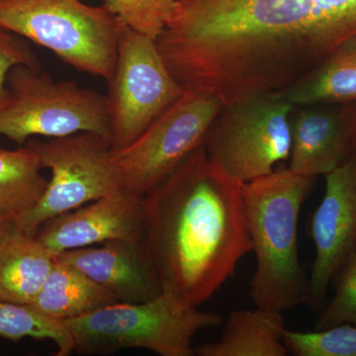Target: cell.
I'll return each instance as SVG.
<instances>
[{"label":"cell","mask_w":356,"mask_h":356,"mask_svg":"<svg viewBox=\"0 0 356 356\" xmlns=\"http://www.w3.org/2000/svg\"><path fill=\"white\" fill-rule=\"evenodd\" d=\"M0 136L24 146L31 138L95 133L112 139L108 98L76 81H55L48 72L18 65L6 79ZM112 144V143H111Z\"/></svg>","instance_id":"5b68a950"},{"label":"cell","mask_w":356,"mask_h":356,"mask_svg":"<svg viewBox=\"0 0 356 356\" xmlns=\"http://www.w3.org/2000/svg\"><path fill=\"white\" fill-rule=\"evenodd\" d=\"M119 303L108 290L90 280L79 269L56 261L34 307L55 320H74L109 305Z\"/></svg>","instance_id":"2e32d148"},{"label":"cell","mask_w":356,"mask_h":356,"mask_svg":"<svg viewBox=\"0 0 356 356\" xmlns=\"http://www.w3.org/2000/svg\"><path fill=\"white\" fill-rule=\"evenodd\" d=\"M222 103L209 93L185 91L132 144L114 149L123 189L145 196L189 154L202 146Z\"/></svg>","instance_id":"9c48e42d"},{"label":"cell","mask_w":356,"mask_h":356,"mask_svg":"<svg viewBox=\"0 0 356 356\" xmlns=\"http://www.w3.org/2000/svg\"><path fill=\"white\" fill-rule=\"evenodd\" d=\"M41 170L38 156L25 145L0 147V215L14 219L38 202L49 184Z\"/></svg>","instance_id":"ac0fdd59"},{"label":"cell","mask_w":356,"mask_h":356,"mask_svg":"<svg viewBox=\"0 0 356 356\" xmlns=\"http://www.w3.org/2000/svg\"><path fill=\"white\" fill-rule=\"evenodd\" d=\"M273 95L295 107L356 102V37L296 83Z\"/></svg>","instance_id":"e0dca14e"},{"label":"cell","mask_w":356,"mask_h":356,"mask_svg":"<svg viewBox=\"0 0 356 356\" xmlns=\"http://www.w3.org/2000/svg\"><path fill=\"white\" fill-rule=\"evenodd\" d=\"M18 65L40 70L38 58L29 41L0 27V106L6 97L7 76Z\"/></svg>","instance_id":"603a6c76"},{"label":"cell","mask_w":356,"mask_h":356,"mask_svg":"<svg viewBox=\"0 0 356 356\" xmlns=\"http://www.w3.org/2000/svg\"><path fill=\"white\" fill-rule=\"evenodd\" d=\"M0 337L50 339L58 348L57 356L74 353V341L65 322L44 315L31 305H18L0 300Z\"/></svg>","instance_id":"d6986e66"},{"label":"cell","mask_w":356,"mask_h":356,"mask_svg":"<svg viewBox=\"0 0 356 356\" xmlns=\"http://www.w3.org/2000/svg\"><path fill=\"white\" fill-rule=\"evenodd\" d=\"M282 312L257 307L229 313L219 341L195 348L198 356H285Z\"/></svg>","instance_id":"9a60e30c"},{"label":"cell","mask_w":356,"mask_h":356,"mask_svg":"<svg viewBox=\"0 0 356 356\" xmlns=\"http://www.w3.org/2000/svg\"><path fill=\"white\" fill-rule=\"evenodd\" d=\"M26 147L38 156L51 179L31 209L14 218L17 228L36 235L44 222L123 189L114 149L106 138L81 132L40 140L31 138Z\"/></svg>","instance_id":"8992f818"},{"label":"cell","mask_w":356,"mask_h":356,"mask_svg":"<svg viewBox=\"0 0 356 356\" xmlns=\"http://www.w3.org/2000/svg\"><path fill=\"white\" fill-rule=\"evenodd\" d=\"M74 351L107 355L128 348H144L161 356H193L199 332L216 329L222 318L163 291L143 303H116L65 321Z\"/></svg>","instance_id":"3957f363"},{"label":"cell","mask_w":356,"mask_h":356,"mask_svg":"<svg viewBox=\"0 0 356 356\" xmlns=\"http://www.w3.org/2000/svg\"><path fill=\"white\" fill-rule=\"evenodd\" d=\"M0 27L48 49L70 67L108 81L124 25L103 4L0 0Z\"/></svg>","instance_id":"277c9868"},{"label":"cell","mask_w":356,"mask_h":356,"mask_svg":"<svg viewBox=\"0 0 356 356\" xmlns=\"http://www.w3.org/2000/svg\"><path fill=\"white\" fill-rule=\"evenodd\" d=\"M54 264L55 259L37 236L13 222L0 240V300L32 305Z\"/></svg>","instance_id":"5bb4252c"},{"label":"cell","mask_w":356,"mask_h":356,"mask_svg":"<svg viewBox=\"0 0 356 356\" xmlns=\"http://www.w3.org/2000/svg\"><path fill=\"white\" fill-rule=\"evenodd\" d=\"M336 294L316 321V330L336 325H356V254L339 275Z\"/></svg>","instance_id":"7402d4cb"},{"label":"cell","mask_w":356,"mask_h":356,"mask_svg":"<svg viewBox=\"0 0 356 356\" xmlns=\"http://www.w3.org/2000/svg\"><path fill=\"white\" fill-rule=\"evenodd\" d=\"M289 170L316 177L356 154V102L295 107L290 118Z\"/></svg>","instance_id":"7c38bea8"},{"label":"cell","mask_w":356,"mask_h":356,"mask_svg":"<svg viewBox=\"0 0 356 356\" xmlns=\"http://www.w3.org/2000/svg\"><path fill=\"white\" fill-rule=\"evenodd\" d=\"M243 184L198 147L143 198V247L163 291L199 307L252 252Z\"/></svg>","instance_id":"6da1fadb"},{"label":"cell","mask_w":356,"mask_h":356,"mask_svg":"<svg viewBox=\"0 0 356 356\" xmlns=\"http://www.w3.org/2000/svg\"><path fill=\"white\" fill-rule=\"evenodd\" d=\"M13 222V217L0 215V240L6 233L7 229L11 226Z\"/></svg>","instance_id":"cb8c5ba5"},{"label":"cell","mask_w":356,"mask_h":356,"mask_svg":"<svg viewBox=\"0 0 356 356\" xmlns=\"http://www.w3.org/2000/svg\"><path fill=\"white\" fill-rule=\"evenodd\" d=\"M108 290L120 303H143L161 292V280L140 242L114 240L67 250L55 257Z\"/></svg>","instance_id":"4fadbf2b"},{"label":"cell","mask_w":356,"mask_h":356,"mask_svg":"<svg viewBox=\"0 0 356 356\" xmlns=\"http://www.w3.org/2000/svg\"><path fill=\"white\" fill-rule=\"evenodd\" d=\"M324 196L310 222L315 259L305 303L322 305L334 278L356 254V154L325 175Z\"/></svg>","instance_id":"30bf717a"},{"label":"cell","mask_w":356,"mask_h":356,"mask_svg":"<svg viewBox=\"0 0 356 356\" xmlns=\"http://www.w3.org/2000/svg\"><path fill=\"white\" fill-rule=\"evenodd\" d=\"M143 198L121 189L44 222L37 238L54 259L67 250L109 241L140 242Z\"/></svg>","instance_id":"8fae6325"},{"label":"cell","mask_w":356,"mask_h":356,"mask_svg":"<svg viewBox=\"0 0 356 356\" xmlns=\"http://www.w3.org/2000/svg\"><path fill=\"white\" fill-rule=\"evenodd\" d=\"M285 346L296 356H356V325L343 324L314 332H284Z\"/></svg>","instance_id":"ffe728a7"},{"label":"cell","mask_w":356,"mask_h":356,"mask_svg":"<svg viewBox=\"0 0 356 356\" xmlns=\"http://www.w3.org/2000/svg\"><path fill=\"white\" fill-rule=\"evenodd\" d=\"M107 83L114 149L132 144L186 91L166 67L156 39L126 26Z\"/></svg>","instance_id":"ba28073f"},{"label":"cell","mask_w":356,"mask_h":356,"mask_svg":"<svg viewBox=\"0 0 356 356\" xmlns=\"http://www.w3.org/2000/svg\"><path fill=\"white\" fill-rule=\"evenodd\" d=\"M294 108L273 93L224 105L204 139L208 159L242 184L273 172L290 156Z\"/></svg>","instance_id":"52a82bcc"},{"label":"cell","mask_w":356,"mask_h":356,"mask_svg":"<svg viewBox=\"0 0 356 356\" xmlns=\"http://www.w3.org/2000/svg\"><path fill=\"white\" fill-rule=\"evenodd\" d=\"M119 21L156 39L172 18L177 0H100Z\"/></svg>","instance_id":"44dd1931"},{"label":"cell","mask_w":356,"mask_h":356,"mask_svg":"<svg viewBox=\"0 0 356 356\" xmlns=\"http://www.w3.org/2000/svg\"><path fill=\"white\" fill-rule=\"evenodd\" d=\"M315 178L282 168L243 184L245 218L257 257L250 282L255 307L283 312L305 302L308 280L300 264L297 229Z\"/></svg>","instance_id":"7a4b0ae2"}]
</instances>
